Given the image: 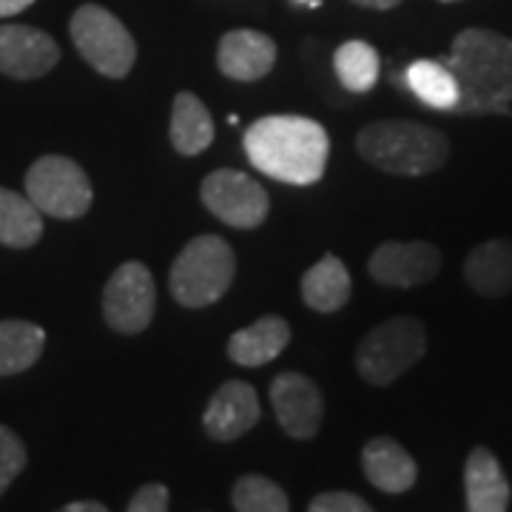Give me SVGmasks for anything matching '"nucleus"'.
I'll use <instances>...</instances> for the list:
<instances>
[{"label":"nucleus","instance_id":"nucleus-15","mask_svg":"<svg viewBox=\"0 0 512 512\" xmlns=\"http://www.w3.org/2000/svg\"><path fill=\"white\" fill-rule=\"evenodd\" d=\"M362 467H365L367 481L376 490L390 495L407 493L419 478V467H416L413 456L399 441L387 439V436H376L367 441L362 450Z\"/></svg>","mask_w":512,"mask_h":512},{"label":"nucleus","instance_id":"nucleus-10","mask_svg":"<svg viewBox=\"0 0 512 512\" xmlns=\"http://www.w3.org/2000/svg\"><path fill=\"white\" fill-rule=\"evenodd\" d=\"M367 271L387 288H419L441 271V251L430 242H384L370 256Z\"/></svg>","mask_w":512,"mask_h":512},{"label":"nucleus","instance_id":"nucleus-6","mask_svg":"<svg viewBox=\"0 0 512 512\" xmlns=\"http://www.w3.org/2000/svg\"><path fill=\"white\" fill-rule=\"evenodd\" d=\"M72 32L74 46L83 55V60L92 66L94 72L103 77L120 80L134 69L137 60V43L109 9L97 6V3H86L72 15Z\"/></svg>","mask_w":512,"mask_h":512},{"label":"nucleus","instance_id":"nucleus-17","mask_svg":"<svg viewBox=\"0 0 512 512\" xmlns=\"http://www.w3.org/2000/svg\"><path fill=\"white\" fill-rule=\"evenodd\" d=\"M291 342V325L282 316H262L254 325L237 330L228 342V356L242 367H262L274 362Z\"/></svg>","mask_w":512,"mask_h":512},{"label":"nucleus","instance_id":"nucleus-24","mask_svg":"<svg viewBox=\"0 0 512 512\" xmlns=\"http://www.w3.org/2000/svg\"><path fill=\"white\" fill-rule=\"evenodd\" d=\"M379 66H382L379 52L365 40H348L333 55V69H336L339 83L353 94H365L376 86Z\"/></svg>","mask_w":512,"mask_h":512},{"label":"nucleus","instance_id":"nucleus-28","mask_svg":"<svg viewBox=\"0 0 512 512\" xmlns=\"http://www.w3.org/2000/svg\"><path fill=\"white\" fill-rule=\"evenodd\" d=\"M126 512H168V487L165 484H143L128 501Z\"/></svg>","mask_w":512,"mask_h":512},{"label":"nucleus","instance_id":"nucleus-25","mask_svg":"<svg viewBox=\"0 0 512 512\" xmlns=\"http://www.w3.org/2000/svg\"><path fill=\"white\" fill-rule=\"evenodd\" d=\"M234 510L237 512H291L285 490L265 476H242L234 484Z\"/></svg>","mask_w":512,"mask_h":512},{"label":"nucleus","instance_id":"nucleus-4","mask_svg":"<svg viewBox=\"0 0 512 512\" xmlns=\"http://www.w3.org/2000/svg\"><path fill=\"white\" fill-rule=\"evenodd\" d=\"M237 276L234 248L222 237L202 234L185 245L168 271V288L183 308H208L220 302Z\"/></svg>","mask_w":512,"mask_h":512},{"label":"nucleus","instance_id":"nucleus-26","mask_svg":"<svg viewBox=\"0 0 512 512\" xmlns=\"http://www.w3.org/2000/svg\"><path fill=\"white\" fill-rule=\"evenodd\" d=\"M26 461H29V453H26L23 439L12 427L0 424V495L6 493L12 487V481L23 473Z\"/></svg>","mask_w":512,"mask_h":512},{"label":"nucleus","instance_id":"nucleus-9","mask_svg":"<svg viewBox=\"0 0 512 512\" xmlns=\"http://www.w3.org/2000/svg\"><path fill=\"white\" fill-rule=\"evenodd\" d=\"M200 197L217 220L239 231L259 228L268 220V208H271L265 188L245 171H234V168H220L208 174L202 180Z\"/></svg>","mask_w":512,"mask_h":512},{"label":"nucleus","instance_id":"nucleus-18","mask_svg":"<svg viewBox=\"0 0 512 512\" xmlns=\"http://www.w3.org/2000/svg\"><path fill=\"white\" fill-rule=\"evenodd\" d=\"M464 279L481 296H507L512 291L510 239H487L473 248L464 262Z\"/></svg>","mask_w":512,"mask_h":512},{"label":"nucleus","instance_id":"nucleus-19","mask_svg":"<svg viewBox=\"0 0 512 512\" xmlns=\"http://www.w3.org/2000/svg\"><path fill=\"white\" fill-rule=\"evenodd\" d=\"M171 146L183 157H197L214 143V120L197 94L180 92L171 106Z\"/></svg>","mask_w":512,"mask_h":512},{"label":"nucleus","instance_id":"nucleus-14","mask_svg":"<svg viewBox=\"0 0 512 512\" xmlns=\"http://www.w3.org/2000/svg\"><path fill=\"white\" fill-rule=\"evenodd\" d=\"M276 63V43L256 29H234L222 35L217 66L225 77L239 83H254L271 74Z\"/></svg>","mask_w":512,"mask_h":512},{"label":"nucleus","instance_id":"nucleus-2","mask_svg":"<svg viewBox=\"0 0 512 512\" xmlns=\"http://www.w3.org/2000/svg\"><path fill=\"white\" fill-rule=\"evenodd\" d=\"M458 83L453 114H512V40L490 29H464L444 60Z\"/></svg>","mask_w":512,"mask_h":512},{"label":"nucleus","instance_id":"nucleus-20","mask_svg":"<svg viewBox=\"0 0 512 512\" xmlns=\"http://www.w3.org/2000/svg\"><path fill=\"white\" fill-rule=\"evenodd\" d=\"M350 291V274L345 262L339 256H322L313 268L302 276V299L305 305L319 313H336L348 305Z\"/></svg>","mask_w":512,"mask_h":512},{"label":"nucleus","instance_id":"nucleus-12","mask_svg":"<svg viewBox=\"0 0 512 512\" xmlns=\"http://www.w3.org/2000/svg\"><path fill=\"white\" fill-rule=\"evenodd\" d=\"M57 60L60 46L43 29L20 23L0 26V74L12 80H37L52 72Z\"/></svg>","mask_w":512,"mask_h":512},{"label":"nucleus","instance_id":"nucleus-22","mask_svg":"<svg viewBox=\"0 0 512 512\" xmlns=\"http://www.w3.org/2000/svg\"><path fill=\"white\" fill-rule=\"evenodd\" d=\"M43 237V214L26 194L0 188V245L32 248Z\"/></svg>","mask_w":512,"mask_h":512},{"label":"nucleus","instance_id":"nucleus-21","mask_svg":"<svg viewBox=\"0 0 512 512\" xmlns=\"http://www.w3.org/2000/svg\"><path fill=\"white\" fill-rule=\"evenodd\" d=\"M46 348V330L23 319H0V376H18Z\"/></svg>","mask_w":512,"mask_h":512},{"label":"nucleus","instance_id":"nucleus-16","mask_svg":"<svg viewBox=\"0 0 512 512\" xmlns=\"http://www.w3.org/2000/svg\"><path fill=\"white\" fill-rule=\"evenodd\" d=\"M464 493L467 512H507L510 507V481L504 476L495 453L476 447L464 464Z\"/></svg>","mask_w":512,"mask_h":512},{"label":"nucleus","instance_id":"nucleus-3","mask_svg":"<svg viewBox=\"0 0 512 512\" xmlns=\"http://www.w3.org/2000/svg\"><path fill=\"white\" fill-rule=\"evenodd\" d=\"M356 148L367 163L399 177H424L439 171L450 157L447 137L410 120H379L359 131Z\"/></svg>","mask_w":512,"mask_h":512},{"label":"nucleus","instance_id":"nucleus-1","mask_svg":"<svg viewBox=\"0 0 512 512\" xmlns=\"http://www.w3.org/2000/svg\"><path fill=\"white\" fill-rule=\"evenodd\" d=\"M245 154L256 171L288 185L322 180L330 154V137L311 117L271 114L245 131Z\"/></svg>","mask_w":512,"mask_h":512},{"label":"nucleus","instance_id":"nucleus-7","mask_svg":"<svg viewBox=\"0 0 512 512\" xmlns=\"http://www.w3.org/2000/svg\"><path fill=\"white\" fill-rule=\"evenodd\" d=\"M26 197L35 202L40 214L55 220H77L92 208L94 191L89 174L74 160L46 154L26 171Z\"/></svg>","mask_w":512,"mask_h":512},{"label":"nucleus","instance_id":"nucleus-11","mask_svg":"<svg viewBox=\"0 0 512 512\" xmlns=\"http://www.w3.org/2000/svg\"><path fill=\"white\" fill-rule=\"evenodd\" d=\"M271 404L276 421L291 439L308 441L319 433L325 402L322 390L302 373H279L271 382Z\"/></svg>","mask_w":512,"mask_h":512},{"label":"nucleus","instance_id":"nucleus-31","mask_svg":"<svg viewBox=\"0 0 512 512\" xmlns=\"http://www.w3.org/2000/svg\"><path fill=\"white\" fill-rule=\"evenodd\" d=\"M356 6H365V9H393V6H399L402 0H353Z\"/></svg>","mask_w":512,"mask_h":512},{"label":"nucleus","instance_id":"nucleus-29","mask_svg":"<svg viewBox=\"0 0 512 512\" xmlns=\"http://www.w3.org/2000/svg\"><path fill=\"white\" fill-rule=\"evenodd\" d=\"M35 0H0V18H12V15H20L23 9H29Z\"/></svg>","mask_w":512,"mask_h":512},{"label":"nucleus","instance_id":"nucleus-5","mask_svg":"<svg viewBox=\"0 0 512 512\" xmlns=\"http://www.w3.org/2000/svg\"><path fill=\"white\" fill-rule=\"evenodd\" d=\"M427 353V330L416 316H393L367 333L356 350V370L367 384L387 387Z\"/></svg>","mask_w":512,"mask_h":512},{"label":"nucleus","instance_id":"nucleus-8","mask_svg":"<svg viewBox=\"0 0 512 512\" xmlns=\"http://www.w3.org/2000/svg\"><path fill=\"white\" fill-rule=\"evenodd\" d=\"M157 311L154 276L143 262H123L103 288V316L117 333H143Z\"/></svg>","mask_w":512,"mask_h":512},{"label":"nucleus","instance_id":"nucleus-33","mask_svg":"<svg viewBox=\"0 0 512 512\" xmlns=\"http://www.w3.org/2000/svg\"><path fill=\"white\" fill-rule=\"evenodd\" d=\"M444 3H456V0H444Z\"/></svg>","mask_w":512,"mask_h":512},{"label":"nucleus","instance_id":"nucleus-13","mask_svg":"<svg viewBox=\"0 0 512 512\" xmlns=\"http://www.w3.org/2000/svg\"><path fill=\"white\" fill-rule=\"evenodd\" d=\"M262 416L259 396L248 382H225L205 407L202 427L214 441H234L245 436Z\"/></svg>","mask_w":512,"mask_h":512},{"label":"nucleus","instance_id":"nucleus-32","mask_svg":"<svg viewBox=\"0 0 512 512\" xmlns=\"http://www.w3.org/2000/svg\"><path fill=\"white\" fill-rule=\"evenodd\" d=\"M299 3H311V0H299Z\"/></svg>","mask_w":512,"mask_h":512},{"label":"nucleus","instance_id":"nucleus-27","mask_svg":"<svg viewBox=\"0 0 512 512\" xmlns=\"http://www.w3.org/2000/svg\"><path fill=\"white\" fill-rule=\"evenodd\" d=\"M308 512H376L370 504H367L365 498H359L356 493H342V490H336V493H322L316 495L311 501V507Z\"/></svg>","mask_w":512,"mask_h":512},{"label":"nucleus","instance_id":"nucleus-30","mask_svg":"<svg viewBox=\"0 0 512 512\" xmlns=\"http://www.w3.org/2000/svg\"><path fill=\"white\" fill-rule=\"evenodd\" d=\"M57 512H109V507H103L100 501H72Z\"/></svg>","mask_w":512,"mask_h":512},{"label":"nucleus","instance_id":"nucleus-23","mask_svg":"<svg viewBox=\"0 0 512 512\" xmlns=\"http://www.w3.org/2000/svg\"><path fill=\"white\" fill-rule=\"evenodd\" d=\"M404 86L419 97L424 106L439 111H453L458 103V83L447 63L439 60H416L404 72Z\"/></svg>","mask_w":512,"mask_h":512}]
</instances>
